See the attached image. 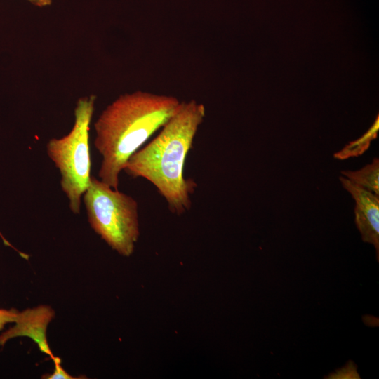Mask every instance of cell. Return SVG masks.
I'll list each match as a JSON object with an SVG mask.
<instances>
[{
    "label": "cell",
    "instance_id": "cell-3",
    "mask_svg": "<svg viewBox=\"0 0 379 379\" xmlns=\"http://www.w3.org/2000/svg\"><path fill=\"white\" fill-rule=\"evenodd\" d=\"M95 100V95L80 98L72 130L60 138H51L46 145L47 154L60 173L62 190L74 214L80 213L81 197L91 178L89 130Z\"/></svg>",
    "mask_w": 379,
    "mask_h": 379
},
{
    "label": "cell",
    "instance_id": "cell-6",
    "mask_svg": "<svg viewBox=\"0 0 379 379\" xmlns=\"http://www.w3.org/2000/svg\"><path fill=\"white\" fill-rule=\"evenodd\" d=\"M53 317V310L45 305L19 312L15 325L0 335V346H4L12 338L25 336L32 339L42 352L53 359L55 356L50 350L46 335L47 326Z\"/></svg>",
    "mask_w": 379,
    "mask_h": 379
},
{
    "label": "cell",
    "instance_id": "cell-8",
    "mask_svg": "<svg viewBox=\"0 0 379 379\" xmlns=\"http://www.w3.org/2000/svg\"><path fill=\"white\" fill-rule=\"evenodd\" d=\"M55 364L53 373L42 376V378L46 379H75L78 378L72 377L67 373L61 366V360L59 357H55L53 359Z\"/></svg>",
    "mask_w": 379,
    "mask_h": 379
},
{
    "label": "cell",
    "instance_id": "cell-4",
    "mask_svg": "<svg viewBox=\"0 0 379 379\" xmlns=\"http://www.w3.org/2000/svg\"><path fill=\"white\" fill-rule=\"evenodd\" d=\"M83 196L91 228L113 250L130 256L140 236L136 200L94 176Z\"/></svg>",
    "mask_w": 379,
    "mask_h": 379
},
{
    "label": "cell",
    "instance_id": "cell-2",
    "mask_svg": "<svg viewBox=\"0 0 379 379\" xmlns=\"http://www.w3.org/2000/svg\"><path fill=\"white\" fill-rule=\"evenodd\" d=\"M206 117L205 106L195 100L182 101L159 133L127 161L124 171L151 182L172 213L181 215L192 206L197 184L184 175L185 159Z\"/></svg>",
    "mask_w": 379,
    "mask_h": 379
},
{
    "label": "cell",
    "instance_id": "cell-1",
    "mask_svg": "<svg viewBox=\"0 0 379 379\" xmlns=\"http://www.w3.org/2000/svg\"><path fill=\"white\" fill-rule=\"evenodd\" d=\"M178 98L138 90L120 95L94 123V145L102 156L101 181L118 190L128 159L177 112Z\"/></svg>",
    "mask_w": 379,
    "mask_h": 379
},
{
    "label": "cell",
    "instance_id": "cell-10",
    "mask_svg": "<svg viewBox=\"0 0 379 379\" xmlns=\"http://www.w3.org/2000/svg\"><path fill=\"white\" fill-rule=\"evenodd\" d=\"M332 378H360L354 364L347 365L333 373Z\"/></svg>",
    "mask_w": 379,
    "mask_h": 379
},
{
    "label": "cell",
    "instance_id": "cell-11",
    "mask_svg": "<svg viewBox=\"0 0 379 379\" xmlns=\"http://www.w3.org/2000/svg\"><path fill=\"white\" fill-rule=\"evenodd\" d=\"M33 5L38 6V7H46L50 6L53 0H27Z\"/></svg>",
    "mask_w": 379,
    "mask_h": 379
},
{
    "label": "cell",
    "instance_id": "cell-7",
    "mask_svg": "<svg viewBox=\"0 0 379 379\" xmlns=\"http://www.w3.org/2000/svg\"><path fill=\"white\" fill-rule=\"evenodd\" d=\"M348 180L368 191L379 195V160L374 158L373 162L360 170L341 171Z\"/></svg>",
    "mask_w": 379,
    "mask_h": 379
},
{
    "label": "cell",
    "instance_id": "cell-5",
    "mask_svg": "<svg viewBox=\"0 0 379 379\" xmlns=\"http://www.w3.org/2000/svg\"><path fill=\"white\" fill-rule=\"evenodd\" d=\"M343 187L355 200V223L364 242L371 244L379 260V199L378 195L343 177H340Z\"/></svg>",
    "mask_w": 379,
    "mask_h": 379
},
{
    "label": "cell",
    "instance_id": "cell-9",
    "mask_svg": "<svg viewBox=\"0 0 379 379\" xmlns=\"http://www.w3.org/2000/svg\"><path fill=\"white\" fill-rule=\"evenodd\" d=\"M18 311L14 308L0 309V331L7 324L14 323L18 315Z\"/></svg>",
    "mask_w": 379,
    "mask_h": 379
}]
</instances>
